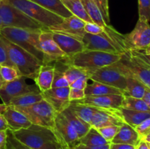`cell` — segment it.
<instances>
[{
	"instance_id": "57",
	"label": "cell",
	"mask_w": 150,
	"mask_h": 149,
	"mask_svg": "<svg viewBox=\"0 0 150 149\" xmlns=\"http://www.w3.org/2000/svg\"><path fill=\"white\" fill-rule=\"evenodd\" d=\"M144 52L146 53H147V54H150V45H149V46L147 47V48H146V49L144 50Z\"/></svg>"
},
{
	"instance_id": "53",
	"label": "cell",
	"mask_w": 150,
	"mask_h": 149,
	"mask_svg": "<svg viewBox=\"0 0 150 149\" xmlns=\"http://www.w3.org/2000/svg\"><path fill=\"white\" fill-rule=\"evenodd\" d=\"M136 149H149V144L147 142L144 141V140H142L139 142V144L136 145Z\"/></svg>"
},
{
	"instance_id": "20",
	"label": "cell",
	"mask_w": 150,
	"mask_h": 149,
	"mask_svg": "<svg viewBox=\"0 0 150 149\" xmlns=\"http://www.w3.org/2000/svg\"><path fill=\"white\" fill-rule=\"evenodd\" d=\"M3 115L7 121L9 129L12 131L26 129L32 124L22 112L14 109L11 106H7Z\"/></svg>"
},
{
	"instance_id": "18",
	"label": "cell",
	"mask_w": 150,
	"mask_h": 149,
	"mask_svg": "<svg viewBox=\"0 0 150 149\" xmlns=\"http://www.w3.org/2000/svg\"><path fill=\"white\" fill-rule=\"evenodd\" d=\"M124 123L122 118L119 115L117 110L100 109L95 112L91 118L89 124L96 129L102 128L108 126L120 127Z\"/></svg>"
},
{
	"instance_id": "58",
	"label": "cell",
	"mask_w": 150,
	"mask_h": 149,
	"mask_svg": "<svg viewBox=\"0 0 150 149\" xmlns=\"http://www.w3.org/2000/svg\"><path fill=\"white\" fill-rule=\"evenodd\" d=\"M1 27H2V24H1V19H0V29H1Z\"/></svg>"
},
{
	"instance_id": "13",
	"label": "cell",
	"mask_w": 150,
	"mask_h": 149,
	"mask_svg": "<svg viewBox=\"0 0 150 149\" xmlns=\"http://www.w3.org/2000/svg\"><path fill=\"white\" fill-rule=\"evenodd\" d=\"M53 131L59 143H64L70 147L77 144L79 140L75 129L61 112H57L56 115Z\"/></svg>"
},
{
	"instance_id": "4",
	"label": "cell",
	"mask_w": 150,
	"mask_h": 149,
	"mask_svg": "<svg viewBox=\"0 0 150 149\" xmlns=\"http://www.w3.org/2000/svg\"><path fill=\"white\" fill-rule=\"evenodd\" d=\"M1 40L6 48L9 59L21 75L35 80L42 63L33 55L10 42L3 36H1Z\"/></svg>"
},
{
	"instance_id": "46",
	"label": "cell",
	"mask_w": 150,
	"mask_h": 149,
	"mask_svg": "<svg viewBox=\"0 0 150 149\" xmlns=\"http://www.w3.org/2000/svg\"><path fill=\"white\" fill-rule=\"evenodd\" d=\"M84 97H85L84 90L70 88V93H69V99H70V102H71V101L81 99Z\"/></svg>"
},
{
	"instance_id": "26",
	"label": "cell",
	"mask_w": 150,
	"mask_h": 149,
	"mask_svg": "<svg viewBox=\"0 0 150 149\" xmlns=\"http://www.w3.org/2000/svg\"><path fill=\"white\" fill-rule=\"evenodd\" d=\"M31 1H34L48 11L63 18H67L73 15V14L64 7L61 0H31Z\"/></svg>"
},
{
	"instance_id": "11",
	"label": "cell",
	"mask_w": 150,
	"mask_h": 149,
	"mask_svg": "<svg viewBox=\"0 0 150 149\" xmlns=\"http://www.w3.org/2000/svg\"><path fill=\"white\" fill-rule=\"evenodd\" d=\"M125 39L129 51L145 50L150 45L149 23L139 19L133 30L125 34Z\"/></svg>"
},
{
	"instance_id": "39",
	"label": "cell",
	"mask_w": 150,
	"mask_h": 149,
	"mask_svg": "<svg viewBox=\"0 0 150 149\" xmlns=\"http://www.w3.org/2000/svg\"><path fill=\"white\" fill-rule=\"evenodd\" d=\"M7 143L5 149H32L28 146L25 145L22 143L17 140L13 134L11 130L7 129Z\"/></svg>"
},
{
	"instance_id": "23",
	"label": "cell",
	"mask_w": 150,
	"mask_h": 149,
	"mask_svg": "<svg viewBox=\"0 0 150 149\" xmlns=\"http://www.w3.org/2000/svg\"><path fill=\"white\" fill-rule=\"evenodd\" d=\"M117 112L125 123L129 124L134 129L150 117V112L146 111L132 110L120 108L117 109Z\"/></svg>"
},
{
	"instance_id": "52",
	"label": "cell",
	"mask_w": 150,
	"mask_h": 149,
	"mask_svg": "<svg viewBox=\"0 0 150 149\" xmlns=\"http://www.w3.org/2000/svg\"><path fill=\"white\" fill-rule=\"evenodd\" d=\"M142 99L146 102V104L148 105V107H149L150 109V89H149V88L146 87L144 95Z\"/></svg>"
},
{
	"instance_id": "42",
	"label": "cell",
	"mask_w": 150,
	"mask_h": 149,
	"mask_svg": "<svg viewBox=\"0 0 150 149\" xmlns=\"http://www.w3.org/2000/svg\"><path fill=\"white\" fill-rule=\"evenodd\" d=\"M135 129L139 134L142 140L144 137H146L147 134H149L150 133V117L144 120L138 127H136Z\"/></svg>"
},
{
	"instance_id": "51",
	"label": "cell",
	"mask_w": 150,
	"mask_h": 149,
	"mask_svg": "<svg viewBox=\"0 0 150 149\" xmlns=\"http://www.w3.org/2000/svg\"><path fill=\"white\" fill-rule=\"evenodd\" d=\"M8 125L4 115H0V131L8 129Z\"/></svg>"
},
{
	"instance_id": "21",
	"label": "cell",
	"mask_w": 150,
	"mask_h": 149,
	"mask_svg": "<svg viewBox=\"0 0 150 149\" xmlns=\"http://www.w3.org/2000/svg\"><path fill=\"white\" fill-rule=\"evenodd\" d=\"M142 140L139 134L133 127L126 123L120 126L118 132L114 137L111 143H121L136 146Z\"/></svg>"
},
{
	"instance_id": "2",
	"label": "cell",
	"mask_w": 150,
	"mask_h": 149,
	"mask_svg": "<svg viewBox=\"0 0 150 149\" xmlns=\"http://www.w3.org/2000/svg\"><path fill=\"white\" fill-rule=\"evenodd\" d=\"M122 55L117 53L95 51H83L71 57H67L61 61L67 66H74L84 70L88 74L95 70L111 65L121 58Z\"/></svg>"
},
{
	"instance_id": "15",
	"label": "cell",
	"mask_w": 150,
	"mask_h": 149,
	"mask_svg": "<svg viewBox=\"0 0 150 149\" xmlns=\"http://www.w3.org/2000/svg\"><path fill=\"white\" fill-rule=\"evenodd\" d=\"M123 94H105L96 96H85L84 98L73 102L83 105H90L102 109L117 110L121 108L124 99ZM72 102V101H71Z\"/></svg>"
},
{
	"instance_id": "50",
	"label": "cell",
	"mask_w": 150,
	"mask_h": 149,
	"mask_svg": "<svg viewBox=\"0 0 150 149\" xmlns=\"http://www.w3.org/2000/svg\"><path fill=\"white\" fill-rule=\"evenodd\" d=\"M7 130L0 131V149H5L7 143Z\"/></svg>"
},
{
	"instance_id": "49",
	"label": "cell",
	"mask_w": 150,
	"mask_h": 149,
	"mask_svg": "<svg viewBox=\"0 0 150 149\" xmlns=\"http://www.w3.org/2000/svg\"><path fill=\"white\" fill-rule=\"evenodd\" d=\"M136 146L121 143H111L110 149H136Z\"/></svg>"
},
{
	"instance_id": "3",
	"label": "cell",
	"mask_w": 150,
	"mask_h": 149,
	"mask_svg": "<svg viewBox=\"0 0 150 149\" xmlns=\"http://www.w3.org/2000/svg\"><path fill=\"white\" fill-rule=\"evenodd\" d=\"M44 30H32L6 26L0 29V34L10 42L33 55L43 64V53L40 45V34Z\"/></svg>"
},
{
	"instance_id": "32",
	"label": "cell",
	"mask_w": 150,
	"mask_h": 149,
	"mask_svg": "<svg viewBox=\"0 0 150 149\" xmlns=\"http://www.w3.org/2000/svg\"><path fill=\"white\" fill-rule=\"evenodd\" d=\"M81 2L88 15L89 16L93 23H96L102 27L106 26L103 18L100 11L94 0H81Z\"/></svg>"
},
{
	"instance_id": "43",
	"label": "cell",
	"mask_w": 150,
	"mask_h": 149,
	"mask_svg": "<svg viewBox=\"0 0 150 149\" xmlns=\"http://www.w3.org/2000/svg\"><path fill=\"white\" fill-rule=\"evenodd\" d=\"M0 65L3 66H10V67H14L11 61H10L7 56V51L3 44L1 40V35L0 34Z\"/></svg>"
},
{
	"instance_id": "60",
	"label": "cell",
	"mask_w": 150,
	"mask_h": 149,
	"mask_svg": "<svg viewBox=\"0 0 150 149\" xmlns=\"http://www.w3.org/2000/svg\"><path fill=\"white\" fill-rule=\"evenodd\" d=\"M148 144H149V149H150V143H148Z\"/></svg>"
},
{
	"instance_id": "33",
	"label": "cell",
	"mask_w": 150,
	"mask_h": 149,
	"mask_svg": "<svg viewBox=\"0 0 150 149\" xmlns=\"http://www.w3.org/2000/svg\"><path fill=\"white\" fill-rule=\"evenodd\" d=\"M42 99H43V97H42L41 93H28V94L22 95L18 97L13 99L7 106L27 107L37 103Z\"/></svg>"
},
{
	"instance_id": "16",
	"label": "cell",
	"mask_w": 150,
	"mask_h": 149,
	"mask_svg": "<svg viewBox=\"0 0 150 149\" xmlns=\"http://www.w3.org/2000/svg\"><path fill=\"white\" fill-rule=\"evenodd\" d=\"M81 41L83 44L84 51H102L119 54L105 32L99 34H91L85 32Z\"/></svg>"
},
{
	"instance_id": "19",
	"label": "cell",
	"mask_w": 150,
	"mask_h": 149,
	"mask_svg": "<svg viewBox=\"0 0 150 149\" xmlns=\"http://www.w3.org/2000/svg\"><path fill=\"white\" fill-rule=\"evenodd\" d=\"M52 35L54 40L67 57H71L84 51L83 42L79 39L57 32H53Z\"/></svg>"
},
{
	"instance_id": "55",
	"label": "cell",
	"mask_w": 150,
	"mask_h": 149,
	"mask_svg": "<svg viewBox=\"0 0 150 149\" xmlns=\"http://www.w3.org/2000/svg\"><path fill=\"white\" fill-rule=\"evenodd\" d=\"M60 145H61L62 148V149H73V147H70L69 145H67L64 144V143H59Z\"/></svg>"
},
{
	"instance_id": "1",
	"label": "cell",
	"mask_w": 150,
	"mask_h": 149,
	"mask_svg": "<svg viewBox=\"0 0 150 149\" xmlns=\"http://www.w3.org/2000/svg\"><path fill=\"white\" fill-rule=\"evenodd\" d=\"M18 141L32 149H59V142L53 129L32 124L26 129L12 131Z\"/></svg>"
},
{
	"instance_id": "41",
	"label": "cell",
	"mask_w": 150,
	"mask_h": 149,
	"mask_svg": "<svg viewBox=\"0 0 150 149\" xmlns=\"http://www.w3.org/2000/svg\"><path fill=\"white\" fill-rule=\"evenodd\" d=\"M98 5L102 17L103 18L105 25L108 26L110 24L109 8H108V0H94Z\"/></svg>"
},
{
	"instance_id": "48",
	"label": "cell",
	"mask_w": 150,
	"mask_h": 149,
	"mask_svg": "<svg viewBox=\"0 0 150 149\" xmlns=\"http://www.w3.org/2000/svg\"><path fill=\"white\" fill-rule=\"evenodd\" d=\"M110 144L103 145H86L81 143H77L73 146V149H110Z\"/></svg>"
},
{
	"instance_id": "61",
	"label": "cell",
	"mask_w": 150,
	"mask_h": 149,
	"mask_svg": "<svg viewBox=\"0 0 150 149\" xmlns=\"http://www.w3.org/2000/svg\"><path fill=\"white\" fill-rule=\"evenodd\" d=\"M59 149H62V146H60V148H59Z\"/></svg>"
},
{
	"instance_id": "59",
	"label": "cell",
	"mask_w": 150,
	"mask_h": 149,
	"mask_svg": "<svg viewBox=\"0 0 150 149\" xmlns=\"http://www.w3.org/2000/svg\"><path fill=\"white\" fill-rule=\"evenodd\" d=\"M2 1H3V0H0V4H1V2H2Z\"/></svg>"
},
{
	"instance_id": "9",
	"label": "cell",
	"mask_w": 150,
	"mask_h": 149,
	"mask_svg": "<svg viewBox=\"0 0 150 149\" xmlns=\"http://www.w3.org/2000/svg\"><path fill=\"white\" fill-rule=\"evenodd\" d=\"M26 77L21 76L16 80L5 82L0 89V98L3 104L8 105L13 99L28 93H41L36 85H29L26 83Z\"/></svg>"
},
{
	"instance_id": "31",
	"label": "cell",
	"mask_w": 150,
	"mask_h": 149,
	"mask_svg": "<svg viewBox=\"0 0 150 149\" xmlns=\"http://www.w3.org/2000/svg\"><path fill=\"white\" fill-rule=\"evenodd\" d=\"M78 143L86 145H103L110 144L111 143L104 139L96 128L92 127L83 137L79 139Z\"/></svg>"
},
{
	"instance_id": "30",
	"label": "cell",
	"mask_w": 150,
	"mask_h": 149,
	"mask_svg": "<svg viewBox=\"0 0 150 149\" xmlns=\"http://www.w3.org/2000/svg\"><path fill=\"white\" fill-rule=\"evenodd\" d=\"M68 108H70L76 115H79L83 121L89 124L94 114L100 109V108H96V107L78 103V102H73V101L70 102Z\"/></svg>"
},
{
	"instance_id": "40",
	"label": "cell",
	"mask_w": 150,
	"mask_h": 149,
	"mask_svg": "<svg viewBox=\"0 0 150 149\" xmlns=\"http://www.w3.org/2000/svg\"><path fill=\"white\" fill-rule=\"evenodd\" d=\"M120 127L118 126H108V127H104L102 128L97 129L100 134L104 137V139L107 140L109 143H111L112 140L117 133L118 132Z\"/></svg>"
},
{
	"instance_id": "10",
	"label": "cell",
	"mask_w": 150,
	"mask_h": 149,
	"mask_svg": "<svg viewBox=\"0 0 150 149\" xmlns=\"http://www.w3.org/2000/svg\"><path fill=\"white\" fill-rule=\"evenodd\" d=\"M89 80L99 82L117 88L124 91L126 90V77L120 72L114 64L95 70L89 76Z\"/></svg>"
},
{
	"instance_id": "44",
	"label": "cell",
	"mask_w": 150,
	"mask_h": 149,
	"mask_svg": "<svg viewBox=\"0 0 150 149\" xmlns=\"http://www.w3.org/2000/svg\"><path fill=\"white\" fill-rule=\"evenodd\" d=\"M84 31L86 33L91 34H99L104 32V28L95 23H86Z\"/></svg>"
},
{
	"instance_id": "6",
	"label": "cell",
	"mask_w": 150,
	"mask_h": 149,
	"mask_svg": "<svg viewBox=\"0 0 150 149\" xmlns=\"http://www.w3.org/2000/svg\"><path fill=\"white\" fill-rule=\"evenodd\" d=\"M125 77H133L150 89V66L130 53V51L122 55L121 58L114 63Z\"/></svg>"
},
{
	"instance_id": "28",
	"label": "cell",
	"mask_w": 150,
	"mask_h": 149,
	"mask_svg": "<svg viewBox=\"0 0 150 149\" xmlns=\"http://www.w3.org/2000/svg\"><path fill=\"white\" fill-rule=\"evenodd\" d=\"M61 1L73 15L79 18L86 23H93L88 15L81 0H61Z\"/></svg>"
},
{
	"instance_id": "7",
	"label": "cell",
	"mask_w": 150,
	"mask_h": 149,
	"mask_svg": "<svg viewBox=\"0 0 150 149\" xmlns=\"http://www.w3.org/2000/svg\"><path fill=\"white\" fill-rule=\"evenodd\" d=\"M0 19L2 27L21 28L32 30H48V28L35 21L13 6L4 2L0 4Z\"/></svg>"
},
{
	"instance_id": "38",
	"label": "cell",
	"mask_w": 150,
	"mask_h": 149,
	"mask_svg": "<svg viewBox=\"0 0 150 149\" xmlns=\"http://www.w3.org/2000/svg\"><path fill=\"white\" fill-rule=\"evenodd\" d=\"M139 19L149 23L150 20V0H138Z\"/></svg>"
},
{
	"instance_id": "56",
	"label": "cell",
	"mask_w": 150,
	"mask_h": 149,
	"mask_svg": "<svg viewBox=\"0 0 150 149\" xmlns=\"http://www.w3.org/2000/svg\"><path fill=\"white\" fill-rule=\"evenodd\" d=\"M4 83H5V82H4V80H3L2 77H1V74H0V89H1V88L2 87L3 85H4Z\"/></svg>"
},
{
	"instance_id": "14",
	"label": "cell",
	"mask_w": 150,
	"mask_h": 149,
	"mask_svg": "<svg viewBox=\"0 0 150 149\" xmlns=\"http://www.w3.org/2000/svg\"><path fill=\"white\" fill-rule=\"evenodd\" d=\"M86 22L75 15L64 18L59 24L48 27L51 32L64 34L81 41L85 34L84 26Z\"/></svg>"
},
{
	"instance_id": "27",
	"label": "cell",
	"mask_w": 150,
	"mask_h": 149,
	"mask_svg": "<svg viewBox=\"0 0 150 149\" xmlns=\"http://www.w3.org/2000/svg\"><path fill=\"white\" fill-rule=\"evenodd\" d=\"M104 32L107 34L108 37L111 39V42L114 45V48L117 51L119 54L125 53L129 51L125 39V34H122L117 32L111 25L104 26Z\"/></svg>"
},
{
	"instance_id": "35",
	"label": "cell",
	"mask_w": 150,
	"mask_h": 149,
	"mask_svg": "<svg viewBox=\"0 0 150 149\" xmlns=\"http://www.w3.org/2000/svg\"><path fill=\"white\" fill-rule=\"evenodd\" d=\"M64 74L67 79V82L69 83V85H70L75 80L80 78V77H84V76L89 77V74L84 70L74 67V66H67L64 71Z\"/></svg>"
},
{
	"instance_id": "37",
	"label": "cell",
	"mask_w": 150,
	"mask_h": 149,
	"mask_svg": "<svg viewBox=\"0 0 150 149\" xmlns=\"http://www.w3.org/2000/svg\"><path fill=\"white\" fill-rule=\"evenodd\" d=\"M54 80H53L52 86L51 88H61V87H67L70 86L69 83L67 82L65 76L64 74V70H62V68L57 64L54 65Z\"/></svg>"
},
{
	"instance_id": "12",
	"label": "cell",
	"mask_w": 150,
	"mask_h": 149,
	"mask_svg": "<svg viewBox=\"0 0 150 149\" xmlns=\"http://www.w3.org/2000/svg\"><path fill=\"white\" fill-rule=\"evenodd\" d=\"M53 32L49 29L42 31L40 34V45L43 53V64L62 61L67 58L53 39Z\"/></svg>"
},
{
	"instance_id": "8",
	"label": "cell",
	"mask_w": 150,
	"mask_h": 149,
	"mask_svg": "<svg viewBox=\"0 0 150 149\" xmlns=\"http://www.w3.org/2000/svg\"><path fill=\"white\" fill-rule=\"evenodd\" d=\"M22 112L32 124L42 126L53 129L57 112L48 102L42 99L27 107H13Z\"/></svg>"
},
{
	"instance_id": "45",
	"label": "cell",
	"mask_w": 150,
	"mask_h": 149,
	"mask_svg": "<svg viewBox=\"0 0 150 149\" xmlns=\"http://www.w3.org/2000/svg\"><path fill=\"white\" fill-rule=\"evenodd\" d=\"M89 80V79L88 76H84V77H80V78L75 80L73 83H72L70 85V87L73 88V89H81V90H84L86 85L88 84V80Z\"/></svg>"
},
{
	"instance_id": "24",
	"label": "cell",
	"mask_w": 150,
	"mask_h": 149,
	"mask_svg": "<svg viewBox=\"0 0 150 149\" xmlns=\"http://www.w3.org/2000/svg\"><path fill=\"white\" fill-rule=\"evenodd\" d=\"M61 113L65 117L66 119L69 121L72 127L75 129L79 139L83 137L88 132L89 129L92 127L89 123L83 121L79 115H76L70 108H66L64 110L62 111Z\"/></svg>"
},
{
	"instance_id": "25",
	"label": "cell",
	"mask_w": 150,
	"mask_h": 149,
	"mask_svg": "<svg viewBox=\"0 0 150 149\" xmlns=\"http://www.w3.org/2000/svg\"><path fill=\"white\" fill-rule=\"evenodd\" d=\"M85 96H96L105 94H123L124 91L117 88L109 86L108 85L93 81L91 84L86 85L84 89Z\"/></svg>"
},
{
	"instance_id": "54",
	"label": "cell",
	"mask_w": 150,
	"mask_h": 149,
	"mask_svg": "<svg viewBox=\"0 0 150 149\" xmlns=\"http://www.w3.org/2000/svg\"><path fill=\"white\" fill-rule=\"evenodd\" d=\"M7 108V105H6L5 104H0V115H3L4 112V111L6 110Z\"/></svg>"
},
{
	"instance_id": "47",
	"label": "cell",
	"mask_w": 150,
	"mask_h": 149,
	"mask_svg": "<svg viewBox=\"0 0 150 149\" xmlns=\"http://www.w3.org/2000/svg\"><path fill=\"white\" fill-rule=\"evenodd\" d=\"M130 53L132 55L135 56L137 58H140L143 61H144L146 64L150 66V54H147L144 52V51H136V50H133V51H130Z\"/></svg>"
},
{
	"instance_id": "36",
	"label": "cell",
	"mask_w": 150,
	"mask_h": 149,
	"mask_svg": "<svg viewBox=\"0 0 150 149\" xmlns=\"http://www.w3.org/2000/svg\"><path fill=\"white\" fill-rule=\"evenodd\" d=\"M0 74L4 82L13 81L22 76L16 67L3 65H0Z\"/></svg>"
},
{
	"instance_id": "22",
	"label": "cell",
	"mask_w": 150,
	"mask_h": 149,
	"mask_svg": "<svg viewBox=\"0 0 150 149\" xmlns=\"http://www.w3.org/2000/svg\"><path fill=\"white\" fill-rule=\"evenodd\" d=\"M54 65L51 64H42L40 68L38 75L34 80L41 92L51 89L54 80Z\"/></svg>"
},
{
	"instance_id": "34",
	"label": "cell",
	"mask_w": 150,
	"mask_h": 149,
	"mask_svg": "<svg viewBox=\"0 0 150 149\" xmlns=\"http://www.w3.org/2000/svg\"><path fill=\"white\" fill-rule=\"evenodd\" d=\"M121 108H125L127 110H132L150 112L149 108L143 99L134 98L132 96H125Z\"/></svg>"
},
{
	"instance_id": "17",
	"label": "cell",
	"mask_w": 150,
	"mask_h": 149,
	"mask_svg": "<svg viewBox=\"0 0 150 149\" xmlns=\"http://www.w3.org/2000/svg\"><path fill=\"white\" fill-rule=\"evenodd\" d=\"M70 86L61 88H51L41 92L44 100L50 104L57 112H61L70 105L69 99Z\"/></svg>"
},
{
	"instance_id": "29",
	"label": "cell",
	"mask_w": 150,
	"mask_h": 149,
	"mask_svg": "<svg viewBox=\"0 0 150 149\" xmlns=\"http://www.w3.org/2000/svg\"><path fill=\"white\" fill-rule=\"evenodd\" d=\"M126 77V90L124 96L142 99L144 95L146 86L138 79L133 77Z\"/></svg>"
},
{
	"instance_id": "5",
	"label": "cell",
	"mask_w": 150,
	"mask_h": 149,
	"mask_svg": "<svg viewBox=\"0 0 150 149\" xmlns=\"http://www.w3.org/2000/svg\"><path fill=\"white\" fill-rule=\"evenodd\" d=\"M4 2L13 6L25 13L35 21L48 28L51 26L62 23L64 18L46 9L43 8L39 4L31 0H3Z\"/></svg>"
}]
</instances>
